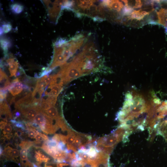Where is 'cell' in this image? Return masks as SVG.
<instances>
[{
  "label": "cell",
  "instance_id": "obj_1",
  "mask_svg": "<svg viewBox=\"0 0 167 167\" xmlns=\"http://www.w3.org/2000/svg\"><path fill=\"white\" fill-rule=\"evenodd\" d=\"M123 137L118 135L115 133L99 139L96 147L101 152L104 148L113 150L114 147L119 142Z\"/></svg>",
  "mask_w": 167,
  "mask_h": 167
},
{
  "label": "cell",
  "instance_id": "obj_18",
  "mask_svg": "<svg viewBox=\"0 0 167 167\" xmlns=\"http://www.w3.org/2000/svg\"><path fill=\"white\" fill-rule=\"evenodd\" d=\"M12 29V26L9 24H6L3 26V31L4 33H8Z\"/></svg>",
  "mask_w": 167,
  "mask_h": 167
},
{
  "label": "cell",
  "instance_id": "obj_25",
  "mask_svg": "<svg viewBox=\"0 0 167 167\" xmlns=\"http://www.w3.org/2000/svg\"><path fill=\"white\" fill-rule=\"evenodd\" d=\"M4 152L3 148H2L1 146V148H0V155H2L3 152Z\"/></svg>",
  "mask_w": 167,
  "mask_h": 167
},
{
  "label": "cell",
  "instance_id": "obj_3",
  "mask_svg": "<svg viewBox=\"0 0 167 167\" xmlns=\"http://www.w3.org/2000/svg\"><path fill=\"white\" fill-rule=\"evenodd\" d=\"M104 2L103 4L109 9L117 12L120 11L124 7L123 3L118 1H106Z\"/></svg>",
  "mask_w": 167,
  "mask_h": 167
},
{
  "label": "cell",
  "instance_id": "obj_23",
  "mask_svg": "<svg viewBox=\"0 0 167 167\" xmlns=\"http://www.w3.org/2000/svg\"><path fill=\"white\" fill-rule=\"evenodd\" d=\"M21 115L20 113L18 112H17L15 114V119H16L17 118L19 117Z\"/></svg>",
  "mask_w": 167,
  "mask_h": 167
},
{
  "label": "cell",
  "instance_id": "obj_16",
  "mask_svg": "<svg viewBox=\"0 0 167 167\" xmlns=\"http://www.w3.org/2000/svg\"><path fill=\"white\" fill-rule=\"evenodd\" d=\"M28 152L23 150L20 151V157L22 161L27 160Z\"/></svg>",
  "mask_w": 167,
  "mask_h": 167
},
{
  "label": "cell",
  "instance_id": "obj_20",
  "mask_svg": "<svg viewBox=\"0 0 167 167\" xmlns=\"http://www.w3.org/2000/svg\"><path fill=\"white\" fill-rule=\"evenodd\" d=\"M35 138L37 141H44V139L39 134V132H38L37 134L35 137Z\"/></svg>",
  "mask_w": 167,
  "mask_h": 167
},
{
  "label": "cell",
  "instance_id": "obj_8",
  "mask_svg": "<svg viewBox=\"0 0 167 167\" xmlns=\"http://www.w3.org/2000/svg\"><path fill=\"white\" fill-rule=\"evenodd\" d=\"M125 6H127L132 9H138L142 7L143 5L141 1H123Z\"/></svg>",
  "mask_w": 167,
  "mask_h": 167
},
{
  "label": "cell",
  "instance_id": "obj_2",
  "mask_svg": "<svg viewBox=\"0 0 167 167\" xmlns=\"http://www.w3.org/2000/svg\"><path fill=\"white\" fill-rule=\"evenodd\" d=\"M23 89V86L21 83L12 82L8 90L13 96H15L21 92Z\"/></svg>",
  "mask_w": 167,
  "mask_h": 167
},
{
  "label": "cell",
  "instance_id": "obj_15",
  "mask_svg": "<svg viewBox=\"0 0 167 167\" xmlns=\"http://www.w3.org/2000/svg\"><path fill=\"white\" fill-rule=\"evenodd\" d=\"M45 142L50 148L52 147H57L59 143V142L53 140L52 139L45 141Z\"/></svg>",
  "mask_w": 167,
  "mask_h": 167
},
{
  "label": "cell",
  "instance_id": "obj_17",
  "mask_svg": "<svg viewBox=\"0 0 167 167\" xmlns=\"http://www.w3.org/2000/svg\"><path fill=\"white\" fill-rule=\"evenodd\" d=\"M28 130V134L29 137L32 138H35L38 131L36 129Z\"/></svg>",
  "mask_w": 167,
  "mask_h": 167
},
{
  "label": "cell",
  "instance_id": "obj_19",
  "mask_svg": "<svg viewBox=\"0 0 167 167\" xmlns=\"http://www.w3.org/2000/svg\"><path fill=\"white\" fill-rule=\"evenodd\" d=\"M54 140L58 142H60V134H55L51 139L50 140Z\"/></svg>",
  "mask_w": 167,
  "mask_h": 167
},
{
  "label": "cell",
  "instance_id": "obj_21",
  "mask_svg": "<svg viewBox=\"0 0 167 167\" xmlns=\"http://www.w3.org/2000/svg\"><path fill=\"white\" fill-rule=\"evenodd\" d=\"M41 154V153L40 151L36 152V153L34 157L36 159V160H38L40 158Z\"/></svg>",
  "mask_w": 167,
  "mask_h": 167
},
{
  "label": "cell",
  "instance_id": "obj_7",
  "mask_svg": "<svg viewBox=\"0 0 167 167\" xmlns=\"http://www.w3.org/2000/svg\"><path fill=\"white\" fill-rule=\"evenodd\" d=\"M41 112L53 120H57L59 116L58 110L54 106H52L47 110Z\"/></svg>",
  "mask_w": 167,
  "mask_h": 167
},
{
  "label": "cell",
  "instance_id": "obj_10",
  "mask_svg": "<svg viewBox=\"0 0 167 167\" xmlns=\"http://www.w3.org/2000/svg\"><path fill=\"white\" fill-rule=\"evenodd\" d=\"M1 128L2 130L3 129V134L6 135L11 133L12 131V127L10 123H8L6 122L1 121Z\"/></svg>",
  "mask_w": 167,
  "mask_h": 167
},
{
  "label": "cell",
  "instance_id": "obj_22",
  "mask_svg": "<svg viewBox=\"0 0 167 167\" xmlns=\"http://www.w3.org/2000/svg\"><path fill=\"white\" fill-rule=\"evenodd\" d=\"M68 165V164L66 163H59L57 164V166L58 167H62V166H67Z\"/></svg>",
  "mask_w": 167,
  "mask_h": 167
},
{
  "label": "cell",
  "instance_id": "obj_26",
  "mask_svg": "<svg viewBox=\"0 0 167 167\" xmlns=\"http://www.w3.org/2000/svg\"><path fill=\"white\" fill-rule=\"evenodd\" d=\"M47 167H52V166H47Z\"/></svg>",
  "mask_w": 167,
  "mask_h": 167
},
{
  "label": "cell",
  "instance_id": "obj_11",
  "mask_svg": "<svg viewBox=\"0 0 167 167\" xmlns=\"http://www.w3.org/2000/svg\"><path fill=\"white\" fill-rule=\"evenodd\" d=\"M49 86H50L51 87L52 96L57 97L60 92L62 87L56 85Z\"/></svg>",
  "mask_w": 167,
  "mask_h": 167
},
{
  "label": "cell",
  "instance_id": "obj_13",
  "mask_svg": "<svg viewBox=\"0 0 167 167\" xmlns=\"http://www.w3.org/2000/svg\"><path fill=\"white\" fill-rule=\"evenodd\" d=\"M34 144L33 142L27 141H23L19 144V147L22 149L25 148L28 150L30 149Z\"/></svg>",
  "mask_w": 167,
  "mask_h": 167
},
{
  "label": "cell",
  "instance_id": "obj_9",
  "mask_svg": "<svg viewBox=\"0 0 167 167\" xmlns=\"http://www.w3.org/2000/svg\"><path fill=\"white\" fill-rule=\"evenodd\" d=\"M9 65V71L11 74V76H15L17 70L19 67V65L17 61L13 59L8 62Z\"/></svg>",
  "mask_w": 167,
  "mask_h": 167
},
{
  "label": "cell",
  "instance_id": "obj_5",
  "mask_svg": "<svg viewBox=\"0 0 167 167\" xmlns=\"http://www.w3.org/2000/svg\"><path fill=\"white\" fill-rule=\"evenodd\" d=\"M150 12L141 9L134 11L131 14L130 19L140 21L146 16L149 15Z\"/></svg>",
  "mask_w": 167,
  "mask_h": 167
},
{
  "label": "cell",
  "instance_id": "obj_6",
  "mask_svg": "<svg viewBox=\"0 0 167 167\" xmlns=\"http://www.w3.org/2000/svg\"><path fill=\"white\" fill-rule=\"evenodd\" d=\"M11 84L7 76L1 69V90H7Z\"/></svg>",
  "mask_w": 167,
  "mask_h": 167
},
{
  "label": "cell",
  "instance_id": "obj_12",
  "mask_svg": "<svg viewBox=\"0 0 167 167\" xmlns=\"http://www.w3.org/2000/svg\"><path fill=\"white\" fill-rule=\"evenodd\" d=\"M23 6L22 5L15 4L11 6V9L12 11L17 14H19L23 10Z\"/></svg>",
  "mask_w": 167,
  "mask_h": 167
},
{
  "label": "cell",
  "instance_id": "obj_4",
  "mask_svg": "<svg viewBox=\"0 0 167 167\" xmlns=\"http://www.w3.org/2000/svg\"><path fill=\"white\" fill-rule=\"evenodd\" d=\"M157 14L158 23L166 28L167 31V9H162Z\"/></svg>",
  "mask_w": 167,
  "mask_h": 167
},
{
  "label": "cell",
  "instance_id": "obj_24",
  "mask_svg": "<svg viewBox=\"0 0 167 167\" xmlns=\"http://www.w3.org/2000/svg\"><path fill=\"white\" fill-rule=\"evenodd\" d=\"M22 132L21 131H18L16 133L17 135L19 137L21 136L23 134Z\"/></svg>",
  "mask_w": 167,
  "mask_h": 167
},
{
  "label": "cell",
  "instance_id": "obj_14",
  "mask_svg": "<svg viewBox=\"0 0 167 167\" xmlns=\"http://www.w3.org/2000/svg\"><path fill=\"white\" fill-rule=\"evenodd\" d=\"M1 44L2 47L4 50H7L10 46L9 41L6 39L2 40L1 41Z\"/></svg>",
  "mask_w": 167,
  "mask_h": 167
}]
</instances>
